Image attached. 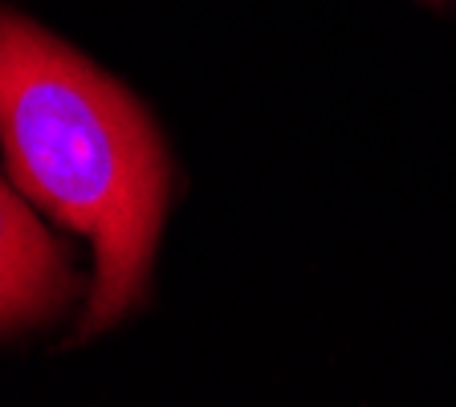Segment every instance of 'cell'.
I'll return each mask as SVG.
<instances>
[{
    "label": "cell",
    "instance_id": "1",
    "mask_svg": "<svg viewBox=\"0 0 456 407\" xmlns=\"http://www.w3.org/2000/svg\"><path fill=\"white\" fill-rule=\"evenodd\" d=\"M0 142L20 196L94 245L82 334L142 297L167 216V151L123 85L45 28L0 9Z\"/></svg>",
    "mask_w": 456,
    "mask_h": 407
},
{
    "label": "cell",
    "instance_id": "2",
    "mask_svg": "<svg viewBox=\"0 0 456 407\" xmlns=\"http://www.w3.org/2000/svg\"><path fill=\"white\" fill-rule=\"evenodd\" d=\"M74 261L0 175V334L37 326L74 297Z\"/></svg>",
    "mask_w": 456,
    "mask_h": 407
}]
</instances>
